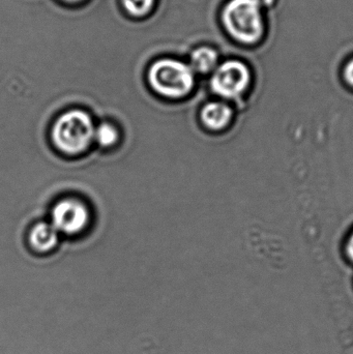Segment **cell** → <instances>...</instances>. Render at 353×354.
Returning a JSON list of instances; mask_svg holds the SVG:
<instances>
[{
  "instance_id": "obj_2",
  "label": "cell",
  "mask_w": 353,
  "mask_h": 354,
  "mask_svg": "<svg viewBox=\"0 0 353 354\" xmlns=\"http://www.w3.org/2000/svg\"><path fill=\"white\" fill-rule=\"evenodd\" d=\"M149 79L157 93L168 97H184L194 85L192 68L171 59L155 62L149 71Z\"/></svg>"
},
{
  "instance_id": "obj_8",
  "label": "cell",
  "mask_w": 353,
  "mask_h": 354,
  "mask_svg": "<svg viewBox=\"0 0 353 354\" xmlns=\"http://www.w3.org/2000/svg\"><path fill=\"white\" fill-rule=\"evenodd\" d=\"M217 53L211 48L202 47L193 52L191 62L193 68L199 73H209L217 64Z\"/></svg>"
},
{
  "instance_id": "obj_12",
  "label": "cell",
  "mask_w": 353,
  "mask_h": 354,
  "mask_svg": "<svg viewBox=\"0 0 353 354\" xmlns=\"http://www.w3.org/2000/svg\"><path fill=\"white\" fill-rule=\"evenodd\" d=\"M348 253H350V257L353 259V235L350 239V243H348Z\"/></svg>"
},
{
  "instance_id": "obj_13",
  "label": "cell",
  "mask_w": 353,
  "mask_h": 354,
  "mask_svg": "<svg viewBox=\"0 0 353 354\" xmlns=\"http://www.w3.org/2000/svg\"><path fill=\"white\" fill-rule=\"evenodd\" d=\"M68 1H79V0H68Z\"/></svg>"
},
{
  "instance_id": "obj_7",
  "label": "cell",
  "mask_w": 353,
  "mask_h": 354,
  "mask_svg": "<svg viewBox=\"0 0 353 354\" xmlns=\"http://www.w3.org/2000/svg\"><path fill=\"white\" fill-rule=\"evenodd\" d=\"M203 122L211 130H220L227 126L231 118V110L226 105L211 103L205 106L201 113Z\"/></svg>"
},
{
  "instance_id": "obj_1",
  "label": "cell",
  "mask_w": 353,
  "mask_h": 354,
  "mask_svg": "<svg viewBox=\"0 0 353 354\" xmlns=\"http://www.w3.org/2000/svg\"><path fill=\"white\" fill-rule=\"evenodd\" d=\"M95 131L88 114L75 110L58 118L52 131V138L59 151L77 155L90 145Z\"/></svg>"
},
{
  "instance_id": "obj_9",
  "label": "cell",
  "mask_w": 353,
  "mask_h": 354,
  "mask_svg": "<svg viewBox=\"0 0 353 354\" xmlns=\"http://www.w3.org/2000/svg\"><path fill=\"white\" fill-rule=\"evenodd\" d=\"M95 137L97 142L103 147H110L117 141L118 133L114 127L109 124H103L95 131Z\"/></svg>"
},
{
  "instance_id": "obj_11",
  "label": "cell",
  "mask_w": 353,
  "mask_h": 354,
  "mask_svg": "<svg viewBox=\"0 0 353 354\" xmlns=\"http://www.w3.org/2000/svg\"><path fill=\"white\" fill-rule=\"evenodd\" d=\"M345 78L350 84L353 85V60L346 66Z\"/></svg>"
},
{
  "instance_id": "obj_10",
  "label": "cell",
  "mask_w": 353,
  "mask_h": 354,
  "mask_svg": "<svg viewBox=\"0 0 353 354\" xmlns=\"http://www.w3.org/2000/svg\"><path fill=\"white\" fill-rule=\"evenodd\" d=\"M126 10L135 16H142L151 10L155 0H122Z\"/></svg>"
},
{
  "instance_id": "obj_3",
  "label": "cell",
  "mask_w": 353,
  "mask_h": 354,
  "mask_svg": "<svg viewBox=\"0 0 353 354\" xmlns=\"http://www.w3.org/2000/svg\"><path fill=\"white\" fill-rule=\"evenodd\" d=\"M223 19L228 31L242 43H255L263 35L257 0H232L224 10Z\"/></svg>"
},
{
  "instance_id": "obj_5",
  "label": "cell",
  "mask_w": 353,
  "mask_h": 354,
  "mask_svg": "<svg viewBox=\"0 0 353 354\" xmlns=\"http://www.w3.org/2000/svg\"><path fill=\"white\" fill-rule=\"evenodd\" d=\"M52 222L56 230L66 234H74L80 232L86 226L88 223V210L78 200H62L53 208Z\"/></svg>"
},
{
  "instance_id": "obj_6",
  "label": "cell",
  "mask_w": 353,
  "mask_h": 354,
  "mask_svg": "<svg viewBox=\"0 0 353 354\" xmlns=\"http://www.w3.org/2000/svg\"><path fill=\"white\" fill-rule=\"evenodd\" d=\"M58 231L53 225L39 223L33 227L29 236L33 249L39 252H48L55 247L58 241Z\"/></svg>"
},
{
  "instance_id": "obj_4",
  "label": "cell",
  "mask_w": 353,
  "mask_h": 354,
  "mask_svg": "<svg viewBox=\"0 0 353 354\" xmlns=\"http://www.w3.org/2000/svg\"><path fill=\"white\" fill-rule=\"evenodd\" d=\"M250 75L245 64L229 62L222 64L213 75L211 86L213 91L226 97H233L242 93L249 83Z\"/></svg>"
}]
</instances>
